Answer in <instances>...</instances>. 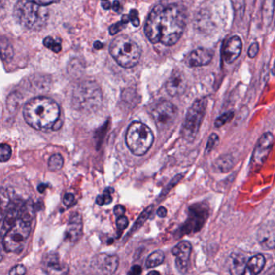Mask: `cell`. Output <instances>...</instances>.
Here are the masks:
<instances>
[{
    "mask_svg": "<svg viewBox=\"0 0 275 275\" xmlns=\"http://www.w3.org/2000/svg\"><path fill=\"white\" fill-rule=\"evenodd\" d=\"M14 16L20 25L38 31L44 28L49 19V9L35 1H19L14 8Z\"/></svg>",
    "mask_w": 275,
    "mask_h": 275,
    "instance_id": "3957f363",
    "label": "cell"
},
{
    "mask_svg": "<svg viewBox=\"0 0 275 275\" xmlns=\"http://www.w3.org/2000/svg\"><path fill=\"white\" fill-rule=\"evenodd\" d=\"M119 258L116 255L101 254L97 259V267L103 275H112L117 270Z\"/></svg>",
    "mask_w": 275,
    "mask_h": 275,
    "instance_id": "d6986e66",
    "label": "cell"
},
{
    "mask_svg": "<svg viewBox=\"0 0 275 275\" xmlns=\"http://www.w3.org/2000/svg\"><path fill=\"white\" fill-rule=\"evenodd\" d=\"M26 268L22 264H18L13 266L9 271V275H25Z\"/></svg>",
    "mask_w": 275,
    "mask_h": 275,
    "instance_id": "836d02e7",
    "label": "cell"
},
{
    "mask_svg": "<svg viewBox=\"0 0 275 275\" xmlns=\"http://www.w3.org/2000/svg\"><path fill=\"white\" fill-rule=\"evenodd\" d=\"M246 258L240 253H233L230 257L231 275H243L247 265Z\"/></svg>",
    "mask_w": 275,
    "mask_h": 275,
    "instance_id": "44dd1931",
    "label": "cell"
},
{
    "mask_svg": "<svg viewBox=\"0 0 275 275\" xmlns=\"http://www.w3.org/2000/svg\"><path fill=\"white\" fill-rule=\"evenodd\" d=\"M113 192V189L107 188L105 190L104 192L102 195H98L96 198V202L98 205L103 206V205H107L112 202V197L111 194Z\"/></svg>",
    "mask_w": 275,
    "mask_h": 275,
    "instance_id": "4316f807",
    "label": "cell"
},
{
    "mask_svg": "<svg viewBox=\"0 0 275 275\" xmlns=\"http://www.w3.org/2000/svg\"><path fill=\"white\" fill-rule=\"evenodd\" d=\"M124 213H125V207L122 205H116L114 207V214L116 217L123 216V215H124Z\"/></svg>",
    "mask_w": 275,
    "mask_h": 275,
    "instance_id": "f35d334b",
    "label": "cell"
},
{
    "mask_svg": "<svg viewBox=\"0 0 275 275\" xmlns=\"http://www.w3.org/2000/svg\"><path fill=\"white\" fill-rule=\"evenodd\" d=\"M31 233V223L19 220L7 231L2 238V246L7 253L19 254L22 252L25 242Z\"/></svg>",
    "mask_w": 275,
    "mask_h": 275,
    "instance_id": "ba28073f",
    "label": "cell"
},
{
    "mask_svg": "<svg viewBox=\"0 0 275 275\" xmlns=\"http://www.w3.org/2000/svg\"><path fill=\"white\" fill-rule=\"evenodd\" d=\"M191 253V244L188 241H181L172 249L176 257L175 265L180 273H186Z\"/></svg>",
    "mask_w": 275,
    "mask_h": 275,
    "instance_id": "4fadbf2b",
    "label": "cell"
},
{
    "mask_svg": "<svg viewBox=\"0 0 275 275\" xmlns=\"http://www.w3.org/2000/svg\"><path fill=\"white\" fill-rule=\"evenodd\" d=\"M160 275V273L159 272H158V271H150V272H149V273L148 274V275Z\"/></svg>",
    "mask_w": 275,
    "mask_h": 275,
    "instance_id": "7dc6e473",
    "label": "cell"
},
{
    "mask_svg": "<svg viewBox=\"0 0 275 275\" xmlns=\"http://www.w3.org/2000/svg\"><path fill=\"white\" fill-rule=\"evenodd\" d=\"M233 117H234V112H233V111L225 112V113L220 115V117L216 119L215 121V127L220 128V127L224 126V124L230 122L231 120H233Z\"/></svg>",
    "mask_w": 275,
    "mask_h": 275,
    "instance_id": "83f0119b",
    "label": "cell"
},
{
    "mask_svg": "<svg viewBox=\"0 0 275 275\" xmlns=\"http://www.w3.org/2000/svg\"><path fill=\"white\" fill-rule=\"evenodd\" d=\"M109 50L115 62L124 68L136 66L141 55L140 46L126 35H120L114 39Z\"/></svg>",
    "mask_w": 275,
    "mask_h": 275,
    "instance_id": "5b68a950",
    "label": "cell"
},
{
    "mask_svg": "<svg viewBox=\"0 0 275 275\" xmlns=\"http://www.w3.org/2000/svg\"><path fill=\"white\" fill-rule=\"evenodd\" d=\"M154 140L153 132L141 122L132 123L126 133V144L134 155L142 156L150 149Z\"/></svg>",
    "mask_w": 275,
    "mask_h": 275,
    "instance_id": "8992f818",
    "label": "cell"
},
{
    "mask_svg": "<svg viewBox=\"0 0 275 275\" xmlns=\"http://www.w3.org/2000/svg\"><path fill=\"white\" fill-rule=\"evenodd\" d=\"M83 223L79 213L74 212L70 215L67 229L65 232V240L67 241L77 242L82 237Z\"/></svg>",
    "mask_w": 275,
    "mask_h": 275,
    "instance_id": "9a60e30c",
    "label": "cell"
},
{
    "mask_svg": "<svg viewBox=\"0 0 275 275\" xmlns=\"http://www.w3.org/2000/svg\"><path fill=\"white\" fill-rule=\"evenodd\" d=\"M35 206L32 200L24 203L20 211V219L24 221L31 223L35 216Z\"/></svg>",
    "mask_w": 275,
    "mask_h": 275,
    "instance_id": "7402d4cb",
    "label": "cell"
},
{
    "mask_svg": "<svg viewBox=\"0 0 275 275\" xmlns=\"http://www.w3.org/2000/svg\"><path fill=\"white\" fill-rule=\"evenodd\" d=\"M142 272L141 266L139 265L133 266L128 272V275H140Z\"/></svg>",
    "mask_w": 275,
    "mask_h": 275,
    "instance_id": "ab89813d",
    "label": "cell"
},
{
    "mask_svg": "<svg viewBox=\"0 0 275 275\" xmlns=\"http://www.w3.org/2000/svg\"><path fill=\"white\" fill-rule=\"evenodd\" d=\"M11 149L8 144H2L0 146V160L1 162H5L11 158Z\"/></svg>",
    "mask_w": 275,
    "mask_h": 275,
    "instance_id": "4dcf8cb0",
    "label": "cell"
},
{
    "mask_svg": "<svg viewBox=\"0 0 275 275\" xmlns=\"http://www.w3.org/2000/svg\"><path fill=\"white\" fill-rule=\"evenodd\" d=\"M207 100L200 98L195 100L186 113V119L182 127V136L186 140L192 141L197 135L206 114Z\"/></svg>",
    "mask_w": 275,
    "mask_h": 275,
    "instance_id": "52a82bcc",
    "label": "cell"
},
{
    "mask_svg": "<svg viewBox=\"0 0 275 275\" xmlns=\"http://www.w3.org/2000/svg\"><path fill=\"white\" fill-rule=\"evenodd\" d=\"M129 225V220L126 216H120L116 219V227H117V235L120 237L123 233V231L126 229Z\"/></svg>",
    "mask_w": 275,
    "mask_h": 275,
    "instance_id": "1f68e13d",
    "label": "cell"
},
{
    "mask_svg": "<svg viewBox=\"0 0 275 275\" xmlns=\"http://www.w3.org/2000/svg\"><path fill=\"white\" fill-rule=\"evenodd\" d=\"M129 16L133 26L138 27L140 25V19L138 16V11L137 10H134V9L132 10Z\"/></svg>",
    "mask_w": 275,
    "mask_h": 275,
    "instance_id": "8d00e7d4",
    "label": "cell"
},
{
    "mask_svg": "<svg viewBox=\"0 0 275 275\" xmlns=\"http://www.w3.org/2000/svg\"><path fill=\"white\" fill-rule=\"evenodd\" d=\"M63 164H64V160H63V158L61 154L56 153V154L52 155L49 158V168L50 171H59L63 167Z\"/></svg>",
    "mask_w": 275,
    "mask_h": 275,
    "instance_id": "484cf974",
    "label": "cell"
},
{
    "mask_svg": "<svg viewBox=\"0 0 275 275\" xmlns=\"http://www.w3.org/2000/svg\"><path fill=\"white\" fill-rule=\"evenodd\" d=\"M153 205H150L140 214V216L138 217V220L135 222V224H133V226L132 227L130 232L127 234L128 237L131 236L133 233H135L136 231H138V229H140V227L144 224V222L149 219V216L152 214V211H153Z\"/></svg>",
    "mask_w": 275,
    "mask_h": 275,
    "instance_id": "cb8c5ba5",
    "label": "cell"
},
{
    "mask_svg": "<svg viewBox=\"0 0 275 275\" xmlns=\"http://www.w3.org/2000/svg\"><path fill=\"white\" fill-rule=\"evenodd\" d=\"M266 265V258L262 254L253 256L248 260L243 275H257Z\"/></svg>",
    "mask_w": 275,
    "mask_h": 275,
    "instance_id": "ffe728a7",
    "label": "cell"
},
{
    "mask_svg": "<svg viewBox=\"0 0 275 275\" xmlns=\"http://www.w3.org/2000/svg\"><path fill=\"white\" fill-rule=\"evenodd\" d=\"M102 4V7L105 9V10H109V9L111 7V3L109 2V1H104V2H101Z\"/></svg>",
    "mask_w": 275,
    "mask_h": 275,
    "instance_id": "7bdbcfd3",
    "label": "cell"
},
{
    "mask_svg": "<svg viewBox=\"0 0 275 275\" xmlns=\"http://www.w3.org/2000/svg\"><path fill=\"white\" fill-rule=\"evenodd\" d=\"M177 115V109L169 101H163L152 111L153 120L159 130H167L173 124Z\"/></svg>",
    "mask_w": 275,
    "mask_h": 275,
    "instance_id": "9c48e42d",
    "label": "cell"
},
{
    "mask_svg": "<svg viewBox=\"0 0 275 275\" xmlns=\"http://www.w3.org/2000/svg\"><path fill=\"white\" fill-rule=\"evenodd\" d=\"M165 254L162 250L154 251L147 258V268H154L164 262Z\"/></svg>",
    "mask_w": 275,
    "mask_h": 275,
    "instance_id": "d4e9b609",
    "label": "cell"
},
{
    "mask_svg": "<svg viewBox=\"0 0 275 275\" xmlns=\"http://www.w3.org/2000/svg\"><path fill=\"white\" fill-rule=\"evenodd\" d=\"M74 203H75V197L73 194L67 193L64 195L63 204H64L65 206H67V207H70V206H73Z\"/></svg>",
    "mask_w": 275,
    "mask_h": 275,
    "instance_id": "e575fe53",
    "label": "cell"
},
{
    "mask_svg": "<svg viewBox=\"0 0 275 275\" xmlns=\"http://www.w3.org/2000/svg\"><path fill=\"white\" fill-rule=\"evenodd\" d=\"M186 87L187 80L184 73L179 69L173 70L166 84L167 93L173 97L179 96L184 93Z\"/></svg>",
    "mask_w": 275,
    "mask_h": 275,
    "instance_id": "7c38bea8",
    "label": "cell"
},
{
    "mask_svg": "<svg viewBox=\"0 0 275 275\" xmlns=\"http://www.w3.org/2000/svg\"></svg>",
    "mask_w": 275,
    "mask_h": 275,
    "instance_id": "c3c4849f",
    "label": "cell"
},
{
    "mask_svg": "<svg viewBox=\"0 0 275 275\" xmlns=\"http://www.w3.org/2000/svg\"><path fill=\"white\" fill-rule=\"evenodd\" d=\"M258 52H259V44L257 42L253 43L248 48V56L250 58H255Z\"/></svg>",
    "mask_w": 275,
    "mask_h": 275,
    "instance_id": "d590c367",
    "label": "cell"
},
{
    "mask_svg": "<svg viewBox=\"0 0 275 275\" xmlns=\"http://www.w3.org/2000/svg\"><path fill=\"white\" fill-rule=\"evenodd\" d=\"M94 47H95L96 49H100L101 48H103V44L97 41V42L95 43V44H94Z\"/></svg>",
    "mask_w": 275,
    "mask_h": 275,
    "instance_id": "bcb514c9",
    "label": "cell"
},
{
    "mask_svg": "<svg viewBox=\"0 0 275 275\" xmlns=\"http://www.w3.org/2000/svg\"><path fill=\"white\" fill-rule=\"evenodd\" d=\"M24 203L20 200H13L9 203L7 206V211L2 222V233L3 236L7 231L12 228L20 219V211Z\"/></svg>",
    "mask_w": 275,
    "mask_h": 275,
    "instance_id": "2e32d148",
    "label": "cell"
},
{
    "mask_svg": "<svg viewBox=\"0 0 275 275\" xmlns=\"http://www.w3.org/2000/svg\"><path fill=\"white\" fill-rule=\"evenodd\" d=\"M212 58L213 53L211 50L204 48H198L189 53L186 62L189 67H203L209 64L212 60Z\"/></svg>",
    "mask_w": 275,
    "mask_h": 275,
    "instance_id": "e0dca14e",
    "label": "cell"
},
{
    "mask_svg": "<svg viewBox=\"0 0 275 275\" xmlns=\"http://www.w3.org/2000/svg\"><path fill=\"white\" fill-rule=\"evenodd\" d=\"M124 25H125V24L123 21L116 23L115 25H111V28L109 29V31L111 33V35H115V34H117L118 32H120L124 28Z\"/></svg>",
    "mask_w": 275,
    "mask_h": 275,
    "instance_id": "74e56055",
    "label": "cell"
},
{
    "mask_svg": "<svg viewBox=\"0 0 275 275\" xmlns=\"http://www.w3.org/2000/svg\"><path fill=\"white\" fill-rule=\"evenodd\" d=\"M1 51H2V58L3 60L9 61L13 57V49L11 44H4V41L2 40L1 42Z\"/></svg>",
    "mask_w": 275,
    "mask_h": 275,
    "instance_id": "f1b7e54d",
    "label": "cell"
},
{
    "mask_svg": "<svg viewBox=\"0 0 275 275\" xmlns=\"http://www.w3.org/2000/svg\"><path fill=\"white\" fill-rule=\"evenodd\" d=\"M273 144L274 136L270 132L265 133L260 138L254 148L252 160H251V163L253 168H258L264 164L268 158L269 154L271 153Z\"/></svg>",
    "mask_w": 275,
    "mask_h": 275,
    "instance_id": "30bf717a",
    "label": "cell"
},
{
    "mask_svg": "<svg viewBox=\"0 0 275 275\" xmlns=\"http://www.w3.org/2000/svg\"><path fill=\"white\" fill-rule=\"evenodd\" d=\"M218 141H219V136H218L217 134H215V133H212V134L210 136V138H208V140H207V143H206V153L211 152L213 148L216 145Z\"/></svg>",
    "mask_w": 275,
    "mask_h": 275,
    "instance_id": "d6a6232c",
    "label": "cell"
},
{
    "mask_svg": "<svg viewBox=\"0 0 275 275\" xmlns=\"http://www.w3.org/2000/svg\"><path fill=\"white\" fill-rule=\"evenodd\" d=\"M35 2L37 3L38 5H40V6L46 7L48 5L52 4V3H54L56 2H53V1H35Z\"/></svg>",
    "mask_w": 275,
    "mask_h": 275,
    "instance_id": "b9f144b4",
    "label": "cell"
},
{
    "mask_svg": "<svg viewBox=\"0 0 275 275\" xmlns=\"http://www.w3.org/2000/svg\"><path fill=\"white\" fill-rule=\"evenodd\" d=\"M257 240L264 249H275V222H267L257 230Z\"/></svg>",
    "mask_w": 275,
    "mask_h": 275,
    "instance_id": "5bb4252c",
    "label": "cell"
},
{
    "mask_svg": "<svg viewBox=\"0 0 275 275\" xmlns=\"http://www.w3.org/2000/svg\"><path fill=\"white\" fill-rule=\"evenodd\" d=\"M242 50V41L238 35H233L227 41L224 49V60L231 64L238 59Z\"/></svg>",
    "mask_w": 275,
    "mask_h": 275,
    "instance_id": "ac0fdd59",
    "label": "cell"
},
{
    "mask_svg": "<svg viewBox=\"0 0 275 275\" xmlns=\"http://www.w3.org/2000/svg\"><path fill=\"white\" fill-rule=\"evenodd\" d=\"M45 188H46V185L40 184V186H38V191L40 193H43Z\"/></svg>",
    "mask_w": 275,
    "mask_h": 275,
    "instance_id": "f6af8a7d",
    "label": "cell"
},
{
    "mask_svg": "<svg viewBox=\"0 0 275 275\" xmlns=\"http://www.w3.org/2000/svg\"><path fill=\"white\" fill-rule=\"evenodd\" d=\"M23 115L27 124L32 128L45 131L53 129L59 120L60 108L50 98L36 97L27 103Z\"/></svg>",
    "mask_w": 275,
    "mask_h": 275,
    "instance_id": "7a4b0ae2",
    "label": "cell"
},
{
    "mask_svg": "<svg viewBox=\"0 0 275 275\" xmlns=\"http://www.w3.org/2000/svg\"><path fill=\"white\" fill-rule=\"evenodd\" d=\"M42 268L47 275H67L69 268L68 265L62 262L57 253H49L44 256Z\"/></svg>",
    "mask_w": 275,
    "mask_h": 275,
    "instance_id": "8fae6325",
    "label": "cell"
},
{
    "mask_svg": "<svg viewBox=\"0 0 275 275\" xmlns=\"http://www.w3.org/2000/svg\"><path fill=\"white\" fill-rule=\"evenodd\" d=\"M102 103V92L97 83L85 81L76 86L72 95V105L82 112L96 111Z\"/></svg>",
    "mask_w": 275,
    "mask_h": 275,
    "instance_id": "277c9868",
    "label": "cell"
},
{
    "mask_svg": "<svg viewBox=\"0 0 275 275\" xmlns=\"http://www.w3.org/2000/svg\"><path fill=\"white\" fill-rule=\"evenodd\" d=\"M43 43H44V46L47 47L48 49H51L52 51L54 52V53H59L62 49L60 43L56 41L53 38H44Z\"/></svg>",
    "mask_w": 275,
    "mask_h": 275,
    "instance_id": "f546056e",
    "label": "cell"
},
{
    "mask_svg": "<svg viewBox=\"0 0 275 275\" xmlns=\"http://www.w3.org/2000/svg\"><path fill=\"white\" fill-rule=\"evenodd\" d=\"M185 27L186 13L181 6L158 4L149 13L144 33L151 43L171 46L179 40Z\"/></svg>",
    "mask_w": 275,
    "mask_h": 275,
    "instance_id": "6da1fadb",
    "label": "cell"
},
{
    "mask_svg": "<svg viewBox=\"0 0 275 275\" xmlns=\"http://www.w3.org/2000/svg\"><path fill=\"white\" fill-rule=\"evenodd\" d=\"M157 215H158L160 218L166 217L167 215V208L164 207V206H160L159 208L158 209V211H157Z\"/></svg>",
    "mask_w": 275,
    "mask_h": 275,
    "instance_id": "60d3db41",
    "label": "cell"
},
{
    "mask_svg": "<svg viewBox=\"0 0 275 275\" xmlns=\"http://www.w3.org/2000/svg\"><path fill=\"white\" fill-rule=\"evenodd\" d=\"M120 2H118V1H115V2H113V6H112V8H113L114 11H120Z\"/></svg>",
    "mask_w": 275,
    "mask_h": 275,
    "instance_id": "ee69618b",
    "label": "cell"
},
{
    "mask_svg": "<svg viewBox=\"0 0 275 275\" xmlns=\"http://www.w3.org/2000/svg\"><path fill=\"white\" fill-rule=\"evenodd\" d=\"M234 166V159L231 155H223L214 163V168L218 172H228Z\"/></svg>",
    "mask_w": 275,
    "mask_h": 275,
    "instance_id": "603a6c76",
    "label": "cell"
}]
</instances>
